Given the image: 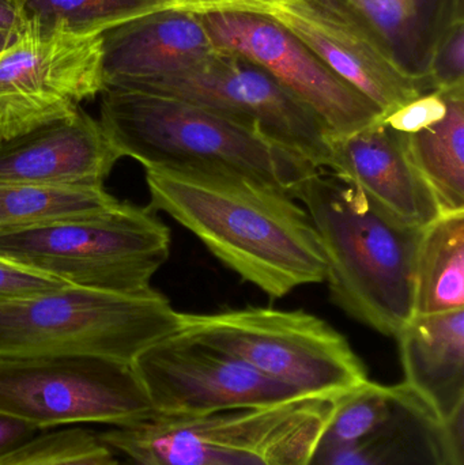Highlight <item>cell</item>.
I'll return each mask as SVG.
<instances>
[{"mask_svg": "<svg viewBox=\"0 0 464 465\" xmlns=\"http://www.w3.org/2000/svg\"><path fill=\"white\" fill-rule=\"evenodd\" d=\"M146 183L153 212L173 218L270 297L326 282V257L310 215L288 193L214 174L146 171Z\"/></svg>", "mask_w": 464, "mask_h": 465, "instance_id": "1", "label": "cell"}, {"mask_svg": "<svg viewBox=\"0 0 464 465\" xmlns=\"http://www.w3.org/2000/svg\"><path fill=\"white\" fill-rule=\"evenodd\" d=\"M327 262L332 302L384 336L414 316V275L424 228L409 225L329 169H313L293 193Z\"/></svg>", "mask_w": 464, "mask_h": 465, "instance_id": "2", "label": "cell"}, {"mask_svg": "<svg viewBox=\"0 0 464 465\" xmlns=\"http://www.w3.org/2000/svg\"><path fill=\"white\" fill-rule=\"evenodd\" d=\"M100 122L120 157L146 171L214 174L258 183L293 198L315 166L253 128L204 106L154 93L108 87Z\"/></svg>", "mask_w": 464, "mask_h": 465, "instance_id": "3", "label": "cell"}, {"mask_svg": "<svg viewBox=\"0 0 464 465\" xmlns=\"http://www.w3.org/2000/svg\"><path fill=\"white\" fill-rule=\"evenodd\" d=\"M341 396L207 415L157 412L98 436L133 465H307Z\"/></svg>", "mask_w": 464, "mask_h": 465, "instance_id": "4", "label": "cell"}, {"mask_svg": "<svg viewBox=\"0 0 464 465\" xmlns=\"http://www.w3.org/2000/svg\"><path fill=\"white\" fill-rule=\"evenodd\" d=\"M182 322L154 289L119 294L65 284L0 301V358L84 355L133 363Z\"/></svg>", "mask_w": 464, "mask_h": 465, "instance_id": "5", "label": "cell"}, {"mask_svg": "<svg viewBox=\"0 0 464 465\" xmlns=\"http://www.w3.org/2000/svg\"><path fill=\"white\" fill-rule=\"evenodd\" d=\"M171 232L149 206L114 209L37 228L0 232V257L71 286L119 294L152 289Z\"/></svg>", "mask_w": 464, "mask_h": 465, "instance_id": "6", "label": "cell"}, {"mask_svg": "<svg viewBox=\"0 0 464 465\" xmlns=\"http://www.w3.org/2000/svg\"><path fill=\"white\" fill-rule=\"evenodd\" d=\"M180 331L308 398L343 395L370 380L348 339L304 311L247 306L183 313Z\"/></svg>", "mask_w": 464, "mask_h": 465, "instance_id": "7", "label": "cell"}, {"mask_svg": "<svg viewBox=\"0 0 464 465\" xmlns=\"http://www.w3.org/2000/svg\"><path fill=\"white\" fill-rule=\"evenodd\" d=\"M0 411L41 431L123 428L157 414L133 363L84 355L0 358Z\"/></svg>", "mask_w": 464, "mask_h": 465, "instance_id": "8", "label": "cell"}, {"mask_svg": "<svg viewBox=\"0 0 464 465\" xmlns=\"http://www.w3.org/2000/svg\"><path fill=\"white\" fill-rule=\"evenodd\" d=\"M105 90L103 35L27 21L0 52V139L71 116Z\"/></svg>", "mask_w": 464, "mask_h": 465, "instance_id": "9", "label": "cell"}, {"mask_svg": "<svg viewBox=\"0 0 464 465\" xmlns=\"http://www.w3.org/2000/svg\"><path fill=\"white\" fill-rule=\"evenodd\" d=\"M120 87L204 106L253 128L315 168L326 169L329 163L331 131L274 76L240 54L221 49L190 70Z\"/></svg>", "mask_w": 464, "mask_h": 465, "instance_id": "10", "label": "cell"}, {"mask_svg": "<svg viewBox=\"0 0 464 465\" xmlns=\"http://www.w3.org/2000/svg\"><path fill=\"white\" fill-rule=\"evenodd\" d=\"M233 11L285 27L383 116L433 90L429 79L408 70L342 0H261Z\"/></svg>", "mask_w": 464, "mask_h": 465, "instance_id": "11", "label": "cell"}, {"mask_svg": "<svg viewBox=\"0 0 464 465\" xmlns=\"http://www.w3.org/2000/svg\"><path fill=\"white\" fill-rule=\"evenodd\" d=\"M133 368L160 414L207 415L308 398L182 331L147 347Z\"/></svg>", "mask_w": 464, "mask_h": 465, "instance_id": "12", "label": "cell"}, {"mask_svg": "<svg viewBox=\"0 0 464 465\" xmlns=\"http://www.w3.org/2000/svg\"><path fill=\"white\" fill-rule=\"evenodd\" d=\"M215 45L240 54L274 76L331 131L345 136L383 117L380 109L332 73L285 27L259 14L196 13Z\"/></svg>", "mask_w": 464, "mask_h": 465, "instance_id": "13", "label": "cell"}, {"mask_svg": "<svg viewBox=\"0 0 464 465\" xmlns=\"http://www.w3.org/2000/svg\"><path fill=\"white\" fill-rule=\"evenodd\" d=\"M122 160L84 109L24 135L0 139V184L104 187Z\"/></svg>", "mask_w": 464, "mask_h": 465, "instance_id": "14", "label": "cell"}, {"mask_svg": "<svg viewBox=\"0 0 464 465\" xmlns=\"http://www.w3.org/2000/svg\"><path fill=\"white\" fill-rule=\"evenodd\" d=\"M326 169L409 225L427 228L444 214L411 161L402 134L381 119L349 135L334 136Z\"/></svg>", "mask_w": 464, "mask_h": 465, "instance_id": "15", "label": "cell"}, {"mask_svg": "<svg viewBox=\"0 0 464 465\" xmlns=\"http://www.w3.org/2000/svg\"><path fill=\"white\" fill-rule=\"evenodd\" d=\"M106 89L190 70L221 51L198 14L157 11L103 33Z\"/></svg>", "mask_w": 464, "mask_h": 465, "instance_id": "16", "label": "cell"}, {"mask_svg": "<svg viewBox=\"0 0 464 465\" xmlns=\"http://www.w3.org/2000/svg\"><path fill=\"white\" fill-rule=\"evenodd\" d=\"M405 381L441 423L464 409V309L413 316L397 333Z\"/></svg>", "mask_w": 464, "mask_h": 465, "instance_id": "17", "label": "cell"}, {"mask_svg": "<svg viewBox=\"0 0 464 465\" xmlns=\"http://www.w3.org/2000/svg\"><path fill=\"white\" fill-rule=\"evenodd\" d=\"M402 385L391 420L367 441L337 452H313L307 465H454L443 425Z\"/></svg>", "mask_w": 464, "mask_h": 465, "instance_id": "18", "label": "cell"}, {"mask_svg": "<svg viewBox=\"0 0 464 465\" xmlns=\"http://www.w3.org/2000/svg\"><path fill=\"white\" fill-rule=\"evenodd\" d=\"M464 309V212L424 228L414 275V316Z\"/></svg>", "mask_w": 464, "mask_h": 465, "instance_id": "19", "label": "cell"}, {"mask_svg": "<svg viewBox=\"0 0 464 465\" xmlns=\"http://www.w3.org/2000/svg\"><path fill=\"white\" fill-rule=\"evenodd\" d=\"M440 122L403 135L406 149L443 213L464 212V87L447 90Z\"/></svg>", "mask_w": 464, "mask_h": 465, "instance_id": "20", "label": "cell"}, {"mask_svg": "<svg viewBox=\"0 0 464 465\" xmlns=\"http://www.w3.org/2000/svg\"><path fill=\"white\" fill-rule=\"evenodd\" d=\"M119 203L104 187L0 184V232L97 214Z\"/></svg>", "mask_w": 464, "mask_h": 465, "instance_id": "21", "label": "cell"}, {"mask_svg": "<svg viewBox=\"0 0 464 465\" xmlns=\"http://www.w3.org/2000/svg\"><path fill=\"white\" fill-rule=\"evenodd\" d=\"M402 385H381L368 380L341 396L324 425L313 452L349 450L375 436L391 420Z\"/></svg>", "mask_w": 464, "mask_h": 465, "instance_id": "22", "label": "cell"}, {"mask_svg": "<svg viewBox=\"0 0 464 465\" xmlns=\"http://www.w3.org/2000/svg\"><path fill=\"white\" fill-rule=\"evenodd\" d=\"M27 21L62 24L76 33L103 35L125 22L171 10L166 0H22Z\"/></svg>", "mask_w": 464, "mask_h": 465, "instance_id": "23", "label": "cell"}, {"mask_svg": "<svg viewBox=\"0 0 464 465\" xmlns=\"http://www.w3.org/2000/svg\"><path fill=\"white\" fill-rule=\"evenodd\" d=\"M0 465H123L98 433L82 428L43 431L0 456Z\"/></svg>", "mask_w": 464, "mask_h": 465, "instance_id": "24", "label": "cell"}, {"mask_svg": "<svg viewBox=\"0 0 464 465\" xmlns=\"http://www.w3.org/2000/svg\"><path fill=\"white\" fill-rule=\"evenodd\" d=\"M433 90L464 87V29L462 18L452 22L436 44L428 64Z\"/></svg>", "mask_w": 464, "mask_h": 465, "instance_id": "25", "label": "cell"}, {"mask_svg": "<svg viewBox=\"0 0 464 465\" xmlns=\"http://www.w3.org/2000/svg\"><path fill=\"white\" fill-rule=\"evenodd\" d=\"M447 95L441 90H430L395 111L384 114L381 122L395 133L411 135L440 122L447 114Z\"/></svg>", "mask_w": 464, "mask_h": 465, "instance_id": "26", "label": "cell"}, {"mask_svg": "<svg viewBox=\"0 0 464 465\" xmlns=\"http://www.w3.org/2000/svg\"><path fill=\"white\" fill-rule=\"evenodd\" d=\"M59 279L22 267L0 257V301L52 292L65 286Z\"/></svg>", "mask_w": 464, "mask_h": 465, "instance_id": "27", "label": "cell"}, {"mask_svg": "<svg viewBox=\"0 0 464 465\" xmlns=\"http://www.w3.org/2000/svg\"><path fill=\"white\" fill-rule=\"evenodd\" d=\"M38 433H41L40 429L30 425L26 420L0 411V456L26 444Z\"/></svg>", "mask_w": 464, "mask_h": 465, "instance_id": "28", "label": "cell"}, {"mask_svg": "<svg viewBox=\"0 0 464 465\" xmlns=\"http://www.w3.org/2000/svg\"><path fill=\"white\" fill-rule=\"evenodd\" d=\"M26 25L22 0H0V33L18 37Z\"/></svg>", "mask_w": 464, "mask_h": 465, "instance_id": "29", "label": "cell"}, {"mask_svg": "<svg viewBox=\"0 0 464 465\" xmlns=\"http://www.w3.org/2000/svg\"><path fill=\"white\" fill-rule=\"evenodd\" d=\"M171 8L193 11V13H210V11L239 10L251 3L261 0H166Z\"/></svg>", "mask_w": 464, "mask_h": 465, "instance_id": "30", "label": "cell"}, {"mask_svg": "<svg viewBox=\"0 0 464 465\" xmlns=\"http://www.w3.org/2000/svg\"><path fill=\"white\" fill-rule=\"evenodd\" d=\"M16 37H13V35H5V33H0V52L5 51V48L11 45L15 40Z\"/></svg>", "mask_w": 464, "mask_h": 465, "instance_id": "31", "label": "cell"}, {"mask_svg": "<svg viewBox=\"0 0 464 465\" xmlns=\"http://www.w3.org/2000/svg\"><path fill=\"white\" fill-rule=\"evenodd\" d=\"M131 465H133V464H131Z\"/></svg>", "mask_w": 464, "mask_h": 465, "instance_id": "32", "label": "cell"}]
</instances>
